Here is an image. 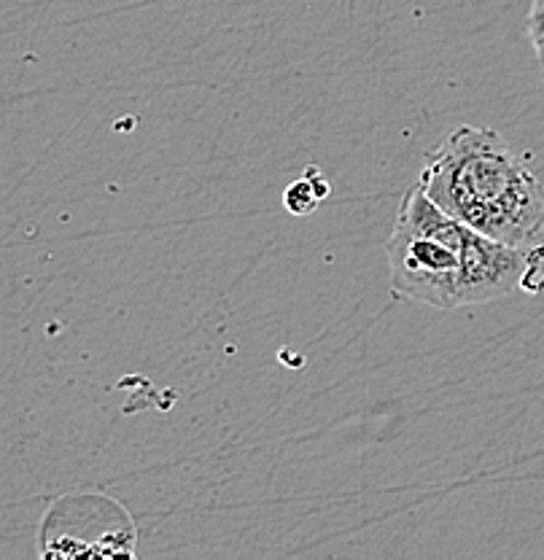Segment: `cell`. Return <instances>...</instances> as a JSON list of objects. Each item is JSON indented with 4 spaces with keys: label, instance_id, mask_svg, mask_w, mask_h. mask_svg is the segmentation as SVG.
I'll use <instances>...</instances> for the list:
<instances>
[{
    "label": "cell",
    "instance_id": "obj_1",
    "mask_svg": "<svg viewBox=\"0 0 544 560\" xmlns=\"http://www.w3.org/2000/svg\"><path fill=\"white\" fill-rule=\"evenodd\" d=\"M383 250L394 296L435 311L544 291V243L514 248L490 241L437 208L418 184L402 197Z\"/></svg>",
    "mask_w": 544,
    "mask_h": 560
},
{
    "label": "cell",
    "instance_id": "obj_2",
    "mask_svg": "<svg viewBox=\"0 0 544 560\" xmlns=\"http://www.w3.org/2000/svg\"><path fill=\"white\" fill-rule=\"evenodd\" d=\"M418 186L496 243L531 248L544 237V189L520 151L490 127L461 125L431 149Z\"/></svg>",
    "mask_w": 544,
    "mask_h": 560
},
{
    "label": "cell",
    "instance_id": "obj_3",
    "mask_svg": "<svg viewBox=\"0 0 544 560\" xmlns=\"http://www.w3.org/2000/svg\"><path fill=\"white\" fill-rule=\"evenodd\" d=\"M329 195V184L321 178L319 167H308V175L291 184L283 195V206L291 215H308L319 208V202Z\"/></svg>",
    "mask_w": 544,
    "mask_h": 560
},
{
    "label": "cell",
    "instance_id": "obj_4",
    "mask_svg": "<svg viewBox=\"0 0 544 560\" xmlns=\"http://www.w3.org/2000/svg\"><path fill=\"white\" fill-rule=\"evenodd\" d=\"M525 33H529L540 73H544V0H531L529 16H525Z\"/></svg>",
    "mask_w": 544,
    "mask_h": 560
},
{
    "label": "cell",
    "instance_id": "obj_5",
    "mask_svg": "<svg viewBox=\"0 0 544 560\" xmlns=\"http://www.w3.org/2000/svg\"><path fill=\"white\" fill-rule=\"evenodd\" d=\"M542 84H544V73H542Z\"/></svg>",
    "mask_w": 544,
    "mask_h": 560
}]
</instances>
